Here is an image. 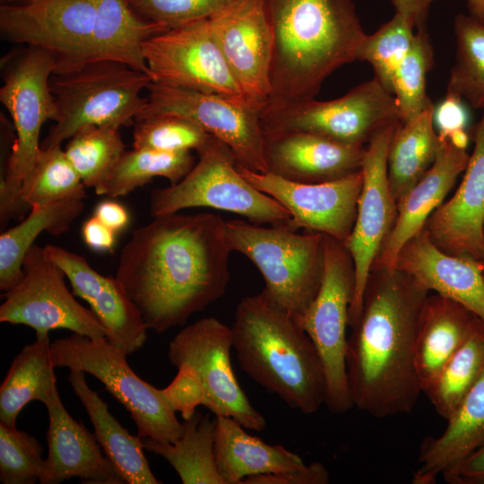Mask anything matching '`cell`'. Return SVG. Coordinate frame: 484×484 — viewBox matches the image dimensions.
Segmentation results:
<instances>
[{
  "label": "cell",
  "instance_id": "1",
  "mask_svg": "<svg viewBox=\"0 0 484 484\" xmlns=\"http://www.w3.org/2000/svg\"><path fill=\"white\" fill-rule=\"evenodd\" d=\"M230 253L217 214L156 216L132 231L116 277L148 329L161 333L225 294Z\"/></svg>",
  "mask_w": 484,
  "mask_h": 484
},
{
  "label": "cell",
  "instance_id": "2",
  "mask_svg": "<svg viewBox=\"0 0 484 484\" xmlns=\"http://www.w3.org/2000/svg\"><path fill=\"white\" fill-rule=\"evenodd\" d=\"M428 293L395 268L373 266L359 318L347 339L353 407L377 419L406 414L415 407L422 393L416 342Z\"/></svg>",
  "mask_w": 484,
  "mask_h": 484
},
{
  "label": "cell",
  "instance_id": "3",
  "mask_svg": "<svg viewBox=\"0 0 484 484\" xmlns=\"http://www.w3.org/2000/svg\"><path fill=\"white\" fill-rule=\"evenodd\" d=\"M264 1L273 40L265 108L315 98L326 78L357 60L367 34L352 0Z\"/></svg>",
  "mask_w": 484,
  "mask_h": 484
},
{
  "label": "cell",
  "instance_id": "4",
  "mask_svg": "<svg viewBox=\"0 0 484 484\" xmlns=\"http://www.w3.org/2000/svg\"><path fill=\"white\" fill-rule=\"evenodd\" d=\"M231 331L240 367L254 381L305 414L324 404L325 376L314 343L261 292L238 302Z\"/></svg>",
  "mask_w": 484,
  "mask_h": 484
},
{
  "label": "cell",
  "instance_id": "5",
  "mask_svg": "<svg viewBox=\"0 0 484 484\" xmlns=\"http://www.w3.org/2000/svg\"><path fill=\"white\" fill-rule=\"evenodd\" d=\"M3 86L0 100L12 117L16 133L4 177L0 182V222L22 218L29 209L20 197L23 179L40 150L39 134L47 120L59 119L49 88L56 68L53 56L39 48L26 46L8 52L0 62Z\"/></svg>",
  "mask_w": 484,
  "mask_h": 484
},
{
  "label": "cell",
  "instance_id": "6",
  "mask_svg": "<svg viewBox=\"0 0 484 484\" xmlns=\"http://www.w3.org/2000/svg\"><path fill=\"white\" fill-rule=\"evenodd\" d=\"M225 234L231 252L244 255L262 274L261 293L301 325L322 281L324 234L241 220H225Z\"/></svg>",
  "mask_w": 484,
  "mask_h": 484
},
{
  "label": "cell",
  "instance_id": "7",
  "mask_svg": "<svg viewBox=\"0 0 484 484\" xmlns=\"http://www.w3.org/2000/svg\"><path fill=\"white\" fill-rule=\"evenodd\" d=\"M151 76L112 60L88 62L65 73H53L49 88L59 119L40 143V148L60 145L86 125L120 127L133 123L148 99L140 95Z\"/></svg>",
  "mask_w": 484,
  "mask_h": 484
},
{
  "label": "cell",
  "instance_id": "8",
  "mask_svg": "<svg viewBox=\"0 0 484 484\" xmlns=\"http://www.w3.org/2000/svg\"><path fill=\"white\" fill-rule=\"evenodd\" d=\"M51 354L56 367L82 371L99 380L130 413L141 438L175 443L180 437L182 422L168 389H158L139 377L127 355L107 338L73 333L55 340Z\"/></svg>",
  "mask_w": 484,
  "mask_h": 484
},
{
  "label": "cell",
  "instance_id": "9",
  "mask_svg": "<svg viewBox=\"0 0 484 484\" xmlns=\"http://www.w3.org/2000/svg\"><path fill=\"white\" fill-rule=\"evenodd\" d=\"M197 153L198 161L183 179L153 189L151 216L207 207L241 215L253 223L291 229L289 212L240 175L237 159L227 144L212 136Z\"/></svg>",
  "mask_w": 484,
  "mask_h": 484
},
{
  "label": "cell",
  "instance_id": "10",
  "mask_svg": "<svg viewBox=\"0 0 484 484\" xmlns=\"http://www.w3.org/2000/svg\"><path fill=\"white\" fill-rule=\"evenodd\" d=\"M354 289V264L348 249L344 243L324 234L322 281L301 327L321 359L326 384L324 404L335 414L353 407L346 371V329Z\"/></svg>",
  "mask_w": 484,
  "mask_h": 484
},
{
  "label": "cell",
  "instance_id": "11",
  "mask_svg": "<svg viewBox=\"0 0 484 484\" xmlns=\"http://www.w3.org/2000/svg\"><path fill=\"white\" fill-rule=\"evenodd\" d=\"M264 132L302 131L366 146L381 130L401 122L394 96L376 78L332 100L315 98L260 113Z\"/></svg>",
  "mask_w": 484,
  "mask_h": 484
},
{
  "label": "cell",
  "instance_id": "12",
  "mask_svg": "<svg viewBox=\"0 0 484 484\" xmlns=\"http://www.w3.org/2000/svg\"><path fill=\"white\" fill-rule=\"evenodd\" d=\"M231 327L204 317L178 332L169 343L168 358L197 384L200 403L215 416L229 417L249 430L262 431L266 421L238 383L230 362Z\"/></svg>",
  "mask_w": 484,
  "mask_h": 484
},
{
  "label": "cell",
  "instance_id": "13",
  "mask_svg": "<svg viewBox=\"0 0 484 484\" xmlns=\"http://www.w3.org/2000/svg\"><path fill=\"white\" fill-rule=\"evenodd\" d=\"M23 276L4 293L0 322L24 324L36 334L66 329L90 338H107L105 328L91 309L82 307L65 282V272L37 245L22 261Z\"/></svg>",
  "mask_w": 484,
  "mask_h": 484
},
{
  "label": "cell",
  "instance_id": "14",
  "mask_svg": "<svg viewBox=\"0 0 484 484\" xmlns=\"http://www.w3.org/2000/svg\"><path fill=\"white\" fill-rule=\"evenodd\" d=\"M148 102L136 116L140 121L155 115L171 114L190 119L227 144L238 164L267 172L260 112L248 104L215 93L168 86L151 82Z\"/></svg>",
  "mask_w": 484,
  "mask_h": 484
},
{
  "label": "cell",
  "instance_id": "15",
  "mask_svg": "<svg viewBox=\"0 0 484 484\" xmlns=\"http://www.w3.org/2000/svg\"><path fill=\"white\" fill-rule=\"evenodd\" d=\"M95 23L94 0H25L0 6L2 39L50 54L54 73L90 62Z\"/></svg>",
  "mask_w": 484,
  "mask_h": 484
},
{
  "label": "cell",
  "instance_id": "16",
  "mask_svg": "<svg viewBox=\"0 0 484 484\" xmlns=\"http://www.w3.org/2000/svg\"><path fill=\"white\" fill-rule=\"evenodd\" d=\"M142 52L153 82L220 94L248 104L212 34L208 19L154 35L143 43Z\"/></svg>",
  "mask_w": 484,
  "mask_h": 484
},
{
  "label": "cell",
  "instance_id": "17",
  "mask_svg": "<svg viewBox=\"0 0 484 484\" xmlns=\"http://www.w3.org/2000/svg\"><path fill=\"white\" fill-rule=\"evenodd\" d=\"M399 123L375 134L365 149L361 166L363 183L357 216L351 233L344 243L355 272L354 295L349 309L350 327L359 318L371 270L397 215V203L388 179L387 156L392 136Z\"/></svg>",
  "mask_w": 484,
  "mask_h": 484
},
{
  "label": "cell",
  "instance_id": "18",
  "mask_svg": "<svg viewBox=\"0 0 484 484\" xmlns=\"http://www.w3.org/2000/svg\"><path fill=\"white\" fill-rule=\"evenodd\" d=\"M251 185L281 203L291 217V229L304 228L345 243L353 229L362 188V170L321 183H300L237 163Z\"/></svg>",
  "mask_w": 484,
  "mask_h": 484
},
{
  "label": "cell",
  "instance_id": "19",
  "mask_svg": "<svg viewBox=\"0 0 484 484\" xmlns=\"http://www.w3.org/2000/svg\"><path fill=\"white\" fill-rule=\"evenodd\" d=\"M208 20L246 100L261 113L270 99L273 51L264 1L238 0Z\"/></svg>",
  "mask_w": 484,
  "mask_h": 484
},
{
  "label": "cell",
  "instance_id": "20",
  "mask_svg": "<svg viewBox=\"0 0 484 484\" xmlns=\"http://www.w3.org/2000/svg\"><path fill=\"white\" fill-rule=\"evenodd\" d=\"M45 248L68 278L73 293L88 302L108 341L126 355L140 350L149 329L117 278L101 275L84 256L63 247L48 245Z\"/></svg>",
  "mask_w": 484,
  "mask_h": 484
},
{
  "label": "cell",
  "instance_id": "21",
  "mask_svg": "<svg viewBox=\"0 0 484 484\" xmlns=\"http://www.w3.org/2000/svg\"><path fill=\"white\" fill-rule=\"evenodd\" d=\"M473 140L474 149L458 188L424 228L444 252L484 261V109L474 126Z\"/></svg>",
  "mask_w": 484,
  "mask_h": 484
},
{
  "label": "cell",
  "instance_id": "22",
  "mask_svg": "<svg viewBox=\"0 0 484 484\" xmlns=\"http://www.w3.org/2000/svg\"><path fill=\"white\" fill-rule=\"evenodd\" d=\"M365 149L308 132H264L267 172L300 183L335 180L360 170Z\"/></svg>",
  "mask_w": 484,
  "mask_h": 484
},
{
  "label": "cell",
  "instance_id": "23",
  "mask_svg": "<svg viewBox=\"0 0 484 484\" xmlns=\"http://www.w3.org/2000/svg\"><path fill=\"white\" fill-rule=\"evenodd\" d=\"M44 405L48 414L46 433L48 455L39 483L57 484L78 477L86 484H126L117 468L103 454L94 433L68 413L57 389Z\"/></svg>",
  "mask_w": 484,
  "mask_h": 484
},
{
  "label": "cell",
  "instance_id": "24",
  "mask_svg": "<svg viewBox=\"0 0 484 484\" xmlns=\"http://www.w3.org/2000/svg\"><path fill=\"white\" fill-rule=\"evenodd\" d=\"M395 269L428 292L463 305L484 323L482 261L444 252L424 228L402 246Z\"/></svg>",
  "mask_w": 484,
  "mask_h": 484
},
{
  "label": "cell",
  "instance_id": "25",
  "mask_svg": "<svg viewBox=\"0 0 484 484\" xmlns=\"http://www.w3.org/2000/svg\"><path fill=\"white\" fill-rule=\"evenodd\" d=\"M466 148L441 139L436 160L422 177L397 203V215L374 266L394 269L402 246L420 232L430 215L445 202L469 162Z\"/></svg>",
  "mask_w": 484,
  "mask_h": 484
},
{
  "label": "cell",
  "instance_id": "26",
  "mask_svg": "<svg viewBox=\"0 0 484 484\" xmlns=\"http://www.w3.org/2000/svg\"><path fill=\"white\" fill-rule=\"evenodd\" d=\"M444 432L421 444L413 484H434L438 477L484 446V368L446 420Z\"/></svg>",
  "mask_w": 484,
  "mask_h": 484
},
{
  "label": "cell",
  "instance_id": "27",
  "mask_svg": "<svg viewBox=\"0 0 484 484\" xmlns=\"http://www.w3.org/2000/svg\"><path fill=\"white\" fill-rule=\"evenodd\" d=\"M484 323L451 298L428 295L420 315L415 366L422 392L444 365Z\"/></svg>",
  "mask_w": 484,
  "mask_h": 484
},
{
  "label": "cell",
  "instance_id": "28",
  "mask_svg": "<svg viewBox=\"0 0 484 484\" xmlns=\"http://www.w3.org/2000/svg\"><path fill=\"white\" fill-rule=\"evenodd\" d=\"M214 454L224 484H243L252 476L304 468L300 456L281 445H269L249 435L229 417L215 416Z\"/></svg>",
  "mask_w": 484,
  "mask_h": 484
},
{
  "label": "cell",
  "instance_id": "29",
  "mask_svg": "<svg viewBox=\"0 0 484 484\" xmlns=\"http://www.w3.org/2000/svg\"><path fill=\"white\" fill-rule=\"evenodd\" d=\"M68 381L89 415L98 443L126 484L160 483L143 454L142 438L131 435L110 413L108 404L87 384L85 373L71 370Z\"/></svg>",
  "mask_w": 484,
  "mask_h": 484
},
{
  "label": "cell",
  "instance_id": "30",
  "mask_svg": "<svg viewBox=\"0 0 484 484\" xmlns=\"http://www.w3.org/2000/svg\"><path fill=\"white\" fill-rule=\"evenodd\" d=\"M95 23L90 62L112 60L149 74L143 43L167 28L139 18L126 0H94Z\"/></svg>",
  "mask_w": 484,
  "mask_h": 484
},
{
  "label": "cell",
  "instance_id": "31",
  "mask_svg": "<svg viewBox=\"0 0 484 484\" xmlns=\"http://www.w3.org/2000/svg\"><path fill=\"white\" fill-rule=\"evenodd\" d=\"M36 336L15 356L0 386V422L10 427L28 403H44L57 389L49 335Z\"/></svg>",
  "mask_w": 484,
  "mask_h": 484
},
{
  "label": "cell",
  "instance_id": "32",
  "mask_svg": "<svg viewBox=\"0 0 484 484\" xmlns=\"http://www.w3.org/2000/svg\"><path fill=\"white\" fill-rule=\"evenodd\" d=\"M216 417L194 411L182 422L175 443L142 438L144 450L162 456L183 484H224L217 469L214 439Z\"/></svg>",
  "mask_w": 484,
  "mask_h": 484
},
{
  "label": "cell",
  "instance_id": "33",
  "mask_svg": "<svg viewBox=\"0 0 484 484\" xmlns=\"http://www.w3.org/2000/svg\"><path fill=\"white\" fill-rule=\"evenodd\" d=\"M84 198L72 197L31 207L18 225L0 236V290L6 292L22 278V261L36 238L43 231L65 233L84 208Z\"/></svg>",
  "mask_w": 484,
  "mask_h": 484
},
{
  "label": "cell",
  "instance_id": "34",
  "mask_svg": "<svg viewBox=\"0 0 484 484\" xmlns=\"http://www.w3.org/2000/svg\"><path fill=\"white\" fill-rule=\"evenodd\" d=\"M435 105L407 122H400L392 136L388 179L398 203L433 165L441 145L435 129Z\"/></svg>",
  "mask_w": 484,
  "mask_h": 484
},
{
  "label": "cell",
  "instance_id": "35",
  "mask_svg": "<svg viewBox=\"0 0 484 484\" xmlns=\"http://www.w3.org/2000/svg\"><path fill=\"white\" fill-rule=\"evenodd\" d=\"M195 164L190 151H167L152 149L125 151L106 178L94 188L97 194L124 196L155 177L170 185L183 179Z\"/></svg>",
  "mask_w": 484,
  "mask_h": 484
},
{
  "label": "cell",
  "instance_id": "36",
  "mask_svg": "<svg viewBox=\"0 0 484 484\" xmlns=\"http://www.w3.org/2000/svg\"><path fill=\"white\" fill-rule=\"evenodd\" d=\"M484 368V324L444 365L423 393L447 420L474 385Z\"/></svg>",
  "mask_w": 484,
  "mask_h": 484
},
{
  "label": "cell",
  "instance_id": "37",
  "mask_svg": "<svg viewBox=\"0 0 484 484\" xmlns=\"http://www.w3.org/2000/svg\"><path fill=\"white\" fill-rule=\"evenodd\" d=\"M456 42L446 94L464 99L484 109V24L470 15L458 14L454 22Z\"/></svg>",
  "mask_w": 484,
  "mask_h": 484
},
{
  "label": "cell",
  "instance_id": "38",
  "mask_svg": "<svg viewBox=\"0 0 484 484\" xmlns=\"http://www.w3.org/2000/svg\"><path fill=\"white\" fill-rule=\"evenodd\" d=\"M85 186L60 145L40 148L20 197L30 209L66 198H85Z\"/></svg>",
  "mask_w": 484,
  "mask_h": 484
},
{
  "label": "cell",
  "instance_id": "39",
  "mask_svg": "<svg viewBox=\"0 0 484 484\" xmlns=\"http://www.w3.org/2000/svg\"><path fill=\"white\" fill-rule=\"evenodd\" d=\"M125 151L118 127L86 125L70 138L65 153L84 186L95 188Z\"/></svg>",
  "mask_w": 484,
  "mask_h": 484
},
{
  "label": "cell",
  "instance_id": "40",
  "mask_svg": "<svg viewBox=\"0 0 484 484\" xmlns=\"http://www.w3.org/2000/svg\"><path fill=\"white\" fill-rule=\"evenodd\" d=\"M433 62V48L427 30L418 29L411 48L393 79L392 93L401 122L413 119L434 105L426 91L427 74Z\"/></svg>",
  "mask_w": 484,
  "mask_h": 484
},
{
  "label": "cell",
  "instance_id": "41",
  "mask_svg": "<svg viewBox=\"0 0 484 484\" xmlns=\"http://www.w3.org/2000/svg\"><path fill=\"white\" fill-rule=\"evenodd\" d=\"M415 31L412 23L395 12L376 32L367 34L359 47L357 60L367 62L374 78L390 92L393 75L412 46Z\"/></svg>",
  "mask_w": 484,
  "mask_h": 484
},
{
  "label": "cell",
  "instance_id": "42",
  "mask_svg": "<svg viewBox=\"0 0 484 484\" xmlns=\"http://www.w3.org/2000/svg\"><path fill=\"white\" fill-rule=\"evenodd\" d=\"M212 135L186 117L161 114L136 121L133 131L134 149L167 151H200Z\"/></svg>",
  "mask_w": 484,
  "mask_h": 484
},
{
  "label": "cell",
  "instance_id": "43",
  "mask_svg": "<svg viewBox=\"0 0 484 484\" xmlns=\"http://www.w3.org/2000/svg\"><path fill=\"white\" fill-rule=\"evenodd\" d=\"M40 443L25 431L0 422V481L34 484L46 468Z\"/></svg>",
  "mask_w": 484,
  "mask_h": 484
},
{
  "label": "cell",
  "instance_id": "44",
  "mask_svg": "<svg viewBox=\"0 0 484 484\" xmlns=\"http://www.w3.org/2000/svg\"><path fill=\"white\" fill-rule=\"evenodd\" d=\"M142 20L168 30L209 19L238 0H126Z\"/></svg>",
  "mask_w": 484,
  "mask_h": 484
},
{
  "label": "cell",
  "instance_id": "45",
  "mask_svg": "<svg viewBox=\"0 0 484 484\" xmlns=\"http://www.w3.org/2000/svg\"><path fill=\"white\" fill-rule=\"evenodd\" d=\"M330 474L321 462H312L304 468L273 474L248 477L243 484H328Z\"/></svg>",
  "mask_w": 484,
  "mask_h": 484
},
{
  "label": "cell",
  "instance_id": "46",
  "mask_svg": "<svg viewBox=\"0 0 484 484\" xmlns=\"http://www.w3.org/2000/svg\"><path fill=\"white\" fill-rule=\"evenodd\" d=\"M467 113L458 97L446 94L445 99L434 109V123L440 139L448 138L453 133L465 130Z\"/></svg>",
  "mask_w": 484,
  "mask_h": 484
},
{
  "label": "cell",
  "instance_id": "47",
  "mask_svg": "<svg viewBox=\"0 0 484 484\" xmlns=\"http://www.w3.org/2000/svg\"><path fill=\"white\" fill-rule=\"evenodd\" d=\"M442 477L449 484H484V446L446 471Z\"/></svg>",
  "mask_w": 484,
  "mask_h": 484
},
{
  "label": "cell",
  "instance_id": "48",
  "mask_svg": "<svg viewBox=\"0 0 484 484\" xmlns=\"http://www.w3.org/2000/svg\"><path fill=\"white\" fill-rule=\"evenodd\" d=\"M116 234L94 215L86 220L82 227L83 241L95 251L111 252L116 243Z\"/></svg>",
  "mask_w": 484,
  "mask_h": 484
},
{
  "label": "cell",
  "instance_id": "49",
  "mask_svg": "<svg viewBox=\"0 0 484 484\" xmlns=\"http://www.w3.org/2000/svg\"><path fill=\"white\" fill-rule=\"evenodd\" d=\"M93 215L116 233L125 229L130 221L126 208L112 200L99 203L96 206Z\"/></svg>",
  "mask_w": 484,
  "mask_h": 484
},
{
  "label": "cell",
  "instance_id": "50",
  "mask_svg": "<svg viewBox=\"0 0 484 484\" xmlns=\"http://www.w3.org/2000/svg\"><path fill=\"white\" fill-rule=\"evenodd\" d=\"M395 12L408 19L415 30L426 28L429 9L437 0H390Z\"/></svg>",
  "mask_w": 484,
  "mask_h": 484
},
{
  "label": "cell",
  "instance_id": "51",
  "mask_svg": "<svg viewBox=\"0 0 484 484\" xmlns=\"http://www.w3.org/2000/svg\"><path fill=\"white\" fill-rule=\"evenodd\" d=\"M469 15L484 24V0H465Z\"/></svg>",
  "mask_w": 484,
  "mask_h": 484
},
{
  "label": "cell",
  "instance_id": "52",
  "mask_svg": "<svg viewBox=\"0 0 484 484\" xmlns=\"http://www.w3.org/2000/svg\"><path fill=\"white\" fill-rule=\"evenodd\" d=\"M14 1H17V0H0L1 4H12V3H13Z\"/></svg>",
  "mask_w": 484,
  "mask_h": 484
},
{
  "label": "cell",
  "instance_id": "53",
  "mask_svg": "<svg viewBox=\"0 0 484 484\" xmlns=\"http://www.w3.org/2000/svg\"><path fill=\"white\" fill-rule=\"evenodd\" d=\"M482 263H483L482 273H483V277H484V261H482Z\"/></svg>",
  "mask_w": 484,
  "mask_h": 484
},
{
  "label": "cell",
  "instance_id": "54",
  "mask_svg": "<svg viewBox=\"0 0 484 484\" xmlns=\"http://www.w3.org/2000/svg\"><path fill=\"white\" fill-rule=\"evenodd\" d=\"M483 234H484V226H483Z\"/></svg>",
  "mask_w": 484,
  "mask_h": 484
}]
</instances>
